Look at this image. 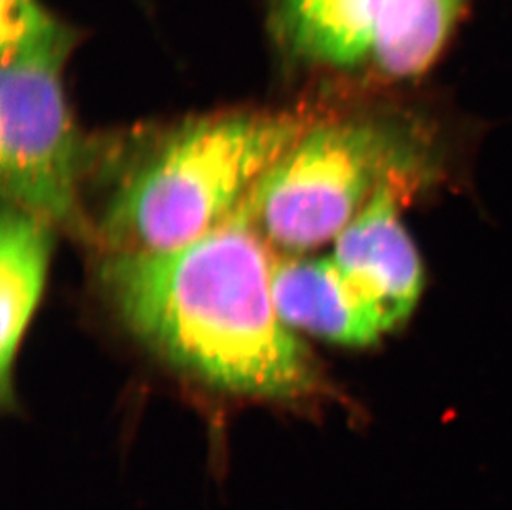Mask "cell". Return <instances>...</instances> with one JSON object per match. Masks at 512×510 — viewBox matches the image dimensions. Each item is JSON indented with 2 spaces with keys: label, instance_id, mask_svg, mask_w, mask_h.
<instances>
[{
  "label": "cell",
  "instance_id": "1",
  "mask_svg": "<svg viewBox=\"0 0 512 510\" xmlns=\"http://www.w3.org/2000/svg\"><path fill=\"white\" fill-rule=\"evenodd\" d=\"M271 255L244 204L184 246L113 252L102 280L136 338L213 390L274 405L330 395L272 299Z\"/></svg>",
  "mask_w": 512,
  "mask_h": 510
},
{
  "label": "cell",
  "instance_id": "2",
  "mask_svg": "<svg viewBox=\"0 0 512 510\" xmlns=\"http://www.w3.org/2000/svg\"><path fill=\"white\" fill-rule=\"evenodd\" d=\"M310 123L241 111L191 121L130 176L103 216L113 252L165 251L228 221Z\"/></svg>",
  "mask_w": 512,
  "mask_h": 510
},
{
  "label": "cell",
  "instance_id": "3",
  "mask_svg": "<svg viewBox=\"0 0 512 510\" xmlns=\"http://www.w3.org/2000/svg\"><path fill=\"white\" fill-rule=\"evenodd\" d=\"M0 179L5 204L54 224L78 221L80 145L63 67L72 30L39 0H2Z\"/></svg>",
  "mask_w": 512,
  "mask_h": 510
},
{
  "label": "cell",
  "instance_id": "4",
  "mask_svg": "<svg viewBox=\"0 0 512 510\" xmlns=\"http://www.w3.org/2000/svg\"><path fill=\"white\" fill-rule=\"evenodd\" d=\"M408 136L382 121L309 125L242 204L264 241L315 249L337 239L383 181L420 174Z\"/></svg>",
  "mask_w": 512,
  "mask_h": 510
},
{
  "label": "cell",
  "instance_id": "5",
  "mask_svg": "<svg viewBox=\"0 0 512 510\" xmlns=\"http://www.w3.org/2000/svg\"><path fill=\"white\" fill-rule=\"evenodd\" d=\"M464 0H274L284 44L307 62L334 68L370 63L390 78L433 65Z\"/></svg>",
  "mask_w": 512,
  "mask_h": 510
},
{
  "label": "cell",
  "instance_id": "6",
  "mask_svg": "<svg viewBox=\"0 0 512 510\" xmlns=\"http://www.w3.org/2000/svg\"><path fill=\"white\" fill-rule=\"evenodd\" d=\"M383 181L335 239L332 259L348 280L380 308L392 328L420 300L423 265L398 212L397 183Z\"/></svg>",
  "mask_w": 512,
  "mask_h": 510
},
{
  "label": "cell",
  "instance_id": "7",
  "mask_svg": "<svg viewBox=\"0 0 512 510\" xmlns=\"http://www.w3.org/2000/svg\"><path fill=\"white\" fill-rule=\"evenodd\" d=\"M271 289L285 325L329 342L367 347L393 330L332 257L272 260Z\"/></svg>",
  "mask_w": 512,
  "mask_h": 510
},
{
  "label": "cell",
  "instance_id": "8",
  "mask_svg": "<svg viewBox=\"0 0 512 510\" xmlns=\"http://www.w3.org/2000/svg\"><path fill=\"white\" fill-rule=\"evenodd\" d=\"M52 251V224L5 204L0 219V400L14 408V366L39 305Z\"/></svg>",
  "mask_w": 512,
  "mask_h": 510
}]
</instances>
